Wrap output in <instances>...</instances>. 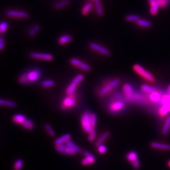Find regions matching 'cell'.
Segmentation results:
<instances>
[{"mask_svg":"<svg viewBox=\"0 0 170 170\" xmlns=\"http://www.w3.org/2000/svg\"><path fill=\"white\" fill-rule=\"evenodd\" d=\"M41 77V71L39 69H36L21 75L18 78V82L22 84H29L38 81Z\"/></svg>","mask_w":170,"mask_h":170,"instance_id":"obj_1","label":"cell"},{"mask_svg":"<svg viewBox=\"0 0 170 170\" xmlns=\"http://www.w3.org/2000/svg\"><path fill=\"white\" fill-rule=\"evenodd\" d=\"M133 69L136 72V73H137L139 76H141L144 79L147 80L148 81L151 82V83L155 82L154 77L149 72L145 70L142 66H141L139 64H136L133 65Z\"/></svg>","mask_w":170,"mask_h":170,"instance_id":"obj_2","label":"cell"},{"mask_svg":"<svg viewBox=\"0 0 170 170\" xmlns=\"http://www.w3.org/2000/svg\"><path fill=\"white\" fill-rule=\"evenodd\" d=\"M91 113L89 112H85L81 117V125L84 130L87 133H90L92 130V126L90 121Z\"/></svg>","mask_w":170,"mask_h":170,"instance_id":"obj_3","label":"cell"},{"mask_svg":"<svg viewBox=\"0 0 170 170\" xmlns=\"http://www.w3.org/2000/svg\"><path fill=\"white\" fill-rule=\"evenodd\" d=\"M120 80L118 78L115 79L110 82H109L106 85H105V86L100 90L99 92V95L100 96H103L108 94L109 92L111 91L114 88H115L116 87H117L118 85L120 84Z\"/></svg>","mask_w":170,"mask_h":170,"instance_id":"obj_4","label":"cell"},{"mask_svg":"<svg viewBox=\"0 0 170 170\" xmlns=\"http://www.w3.org/2000/svg\"><path fill=\"white\" fill-rule=\"evenodd\" d=\"M6 15L8 17L18 18H28L29 15L27 12L18 10H8L6 11Z\"/></svg>","mask_w":170,"mask_h":170,"instance_id":"obj_5","label":"cell"},{"mask_svg":"<svg viewBox=\"0 0 170 170\" xmlns=\"http://www.w3.org/2000/svg\"><path fill=\"white\" fill-rule=\"evenodd\" d=\"M70 63L75 67L79 68L83 71H91V67L87 63H85L77 58H72L70 60Z\"/></svg>","mask_w":170,"mask_h":170,"instance_id":"obj_6","label":"cell"},{"mask_svg":"<svg viewBox=\"0 0 170 170\" xmlns=\"http://www.w3.org/2000/svg\"><path fill=\"white\" fill-rule=\"evenodd\" d=\"M30 57L34 59L44 60L50 61L54 58L53 56L51 54L48 53H40V52H32L30 54Z\"/></svg>","mask_w":170,"mask_h":170,"instance_id":"obj_7","label":"cell"},{"mask_svg":"<svg viewBox=\"0 0 170 170\" xmlns=\"http://www.w3.org/2000/svg\"><path fill=\"white\" fill-rule=\"evenodd\" d=\"M90 47L91 48L93 51H95L97 52H99L103 56H109L110 55V52L109 51L107 48L105 47L100 45L99 44L96 43H91L90 44Z\"/></svg>","mask_w":170,"mask_h":170,"instance_id":"obj_8","label":"cell"},{"mask_svg":"<svg viewBox=\"0 0 170 170\" xmlns=\"http://www.w3.org/2000/svg\"><path fill=\"white\" fill-rule=\"evenodd\" d=\"M75 99V94L72 95H70L66 97V98H65L63 100V105L61 106L63 110H66V109L68 108L74 107L76 105V102Z\"/></svg>","mask_w":170,"mask_h":170,"instance_id":"obj_9","label":"cell"},{"mask_svg":"<svg viewBox=\"0 0 170 170\" xmlns=\"http://www.w3.org/2000/svg\"><path fill=\"white\" fill-rule=\"evenodd\" d=\"M123 91L125 96L129 100L130 99H136V94L133 91L131 85L129 83H126L123 87Z\"/></svg>","mask_w":170,"mask_h":170,"instance_id":"obj_10","label":"cell"},{"mask_svg":"<svg viewBox=\"0 0 170 170\" xmlns=\"http://www.w3.org/2000/svg\"><path fill=\"white\" fill-rule=\"evenodd\" d=\"M56 149L58 152H59L60 153H63V154H67L69 155L73 156L76 153V152L73 149H72L71 148L69 147L67 145H64L62 144V145H56Z\"/></svg>","mask_w":170,"mask_h":170,"instance_id":"obj_11","label":"cell"},{"mask_svg":"<svg viewBox=\"0 0 170 170\" xmlns=\"http://www.w3.org/2000/svg\"><path fill=\"white\" fill-rule=\"evenodd\" d=\"M125 106V103L122 101H117L112 103L110 105V110L112 112H116L123 109Z\"/></svg>","mask_w":170,"mask_h":170,"instance_id":"obj_12","label":"cell"},{"mask_svg":"<svg viewBox=\"0 0 170 170\" xmlns=\"http://www.w3.org/2000/svg\"><path fill=\"white\" fill-rule=\"evenodd\" d=\"M151 146L153 148L157 149H162L165 151H169L170 150V145L160 143V142H153L151 144Z\"/></svg>","mask_w":170,"mask_h":170,"instance_id":"obj_13","label":"cell"},{"mask_svg":"<svg viewBox=\"0 0 170 170\" xmlns=\"http://www.w3.org/2000/svg\"><path fill=\"white\" fill-rule=\"evenodd\" d=\"M163 96V95H162V94L161 93L157 91L156 90L154 92H153L149 95V99L153 102L160 103V102H161V101H162Z\"/></svg>","mask_w":170,"mask_h":170,"instance_id":"obj_14","label":"cell"},{"mask_svg":"<svg viewBox=\"0 0 170 170\" xmlns=\"http://www.w3.org/2000/svg\"><path fill=\"white\" fill-rule=\"evenodd\" d=\"M71 138V136L70 134H69V133H67V134H65L63 136H61L60 137L57 139L54 143L56 145H62L64 143H66L67 142H68L69 141H70Z\"/></svg>","mask_w":170,"mask_h":170,"instance_id":"obj_15","label":"cell"},{"mask_svg":"<svg viewBox=\"0 0 170 170\" xmlns=\"http://www.w3.org/2000/svg\"><path fill=\"white\" fill-rule=\"evenodd\" d=\"M95 6L96 8V14L99 17H103V10L102 5V3L100 0H95Z\"/></svg>","mask_w":170,"mask_h":170,"instance_id":"obj_16","label":"cell"},{"mask_svg":"<svg viewBox=\"0 0 170 170\" xmlns=\"http://www.w3.org/2000/svg\"><path fill=\"white\" fill-rule=\"evenodd\" d=\"M110 136V133L108 131H106L105 132H104L103 134L102 135L101 137H99V139L97 140V141L96 142V145L97 146H100V145H102V144Z\"/></svg>","mask_w":170,"mask_h":170,"instance_id":"obj_17","label":"cell"},{"mask_svg":"<svg viewBox=\"0 0 170 170\" xmlns=\"http://www.w3.org/2000/svg\"><path fill=\"white\" fill-rule=\"evenodd\" d=\"M161 103L163 106H166L168 109L169 112H170V95L167 93L163 96Z\"/></svg>","mask_w":170,"mask_h":170,"instance_id":"obj_18","label":"cell"},{"mask_svg":"<svg viewBox=\"0 0 170 170\" xmlns=\"http://www.w3.org/2000/svg\"><path fill=\"white\" fill-rule=\"evenodd\" d=\"M72 41V37L69 35H63L59 38L58 42L60 45H65Z\"/></svg>","mask_w":170,"mask_h":170,"instance_id":"obj_19","label":"cell"},{"mask_svg":"<svg viewBox=\"0 0 170 170\" xmlns=\"http://www.w3.org/2000/svg\"><path fill=\"white\" fill-rule=\"evenodd\" d=\"M26 119H27V118L22 114L15 115L13 117V118H12V120H13V121L15 123L21 124H22L24 122H25V120Z\"/></svg>","mask_w":170,"mask_h":170,"instance_id":"obj_20","label":"cell"},{"mask_svg":"<svg viewBox=\"0 0 170 170\" xmlns=\"http://www.w3.org/2000/svg\"><path fill=\"white\" fill-rule=\"evenodd\" d=\"M169 129H170V115L168 116L166 120H165L164 126H163V129H162L163 134V135H167L168 132L169 131Z\"/></svg>","mask_w":170,"mask_h":170,"instance_id":"obj_21","label":"cell"},{"mask_svg":"<svg viewBox=\"0 0 170 170\" xmlns=\"http://www.w3.org/2000/svg\"><path fill=\"white\" fill-rule=\"evenodd\" d=\"M70 2L69 0H63L58 3H56L54 5V8L56 10H60L63 8H64L69 5Z\"/></svg>","mask_w":170,"mask_h":170,"instance_id":"obj_22","label":"cell"},{"mask_svg":"<svg viewBox=\"0 0 170 170\" xmlns=\"http://www.w3.org/2000/svg\"><path fill=\"white\" fill-rule=\"evenodd\" d=\"M137 25L142 27H145V28H150L151 27V23L148 21V20H145L143 19H139L137 21Z\"/></svg>","mask_w":170,"mask_h":170,"instance_id":"obj_23","label":"cell"},{"mask_svg":"<svg viewBox=\"0 0 170 170\" xmlns=\"http://www.w3.org/2000/svg\"><path fill=\"white\" fill-rule=\"evenodd\" d=\"M92 6L93 5H92V3H87V4H85L81 10L82 15L84 16L87 15L89 12L90 11V10H91Z\"/></svg>","mask_w":170,"mask_h":170,"instance_id":"obj_24","label":"cell"},{"mask_svg":"<svg viewBox=\"0 0 170 170\" xmlns=\"http://www.w3.org/2000/svg\"><path fill=\"white\" fill-rule=\"evenodd\" d=\"M141 89L143 92H144L145 93H148V94H151L156 91L155 88H154L153 87L149 86V85H147V84L142 85L141 87Z\"/></svg>","mask_w":170,"mask_h":170,"instance_id":"obj_25","label":"cell"},{"mask_svg":"<svg viewBox=\"0 0 170 170\" xmlns=\"http://www.w3.org/2000/svg\"><path fill=\"white\" fill-rule=\"evenodd\" d=\"M22 127H24L25 129H27V130H32L34 127V124L33 123V122L32 120H30V119H26L25 120V122H24L22 124H21Z\"/></svg>","mask_w":170,"mask_h":170,"instance_id":"obj_26","label":"cell"},{"mask_svg":"<svg viewBox=\"0 0 170 170\" xmlns=\"http://www.w3.org/2000/svg\"><path fill=\"white\" fill-rule=\"evenodd\" d=\"M76 88H77V86H76V85L73 84L72 83H71L66 89V94L68 96L74 95L75 93V91L76 90Z\"/></svg>","mask_w":170,"mask_h":170,"instance_id":"obj_27","label":"cell"},{"mask_svg":"<svg viewBox=\"0 0 170 170\" xmlns=\"http://www.w3.org/2000/svg\"><path fill=\"white\" fill-rule=\"evenodd\" d=\"M40 30H41V26L39 25H36L29 31V35L30 37H33L39 32Z\"/></svg>","mask_w":170,"mask_h":170,"instance_id":"obj_28","label":"cell"},{"mask_svg":"<svg viewBox=\"0 0 170 170\" xmlns=\"http://www.w3.org/2000/svg\"><path fill=\"white\" fill-rule=\"evenodd\" d=\"M137 157L138 156H137V153H136L134 151H131L129 153H128V154L127 155V159L130 162H133V161H135L138 159Z\"/></svg>","mask_w":170,"mask_h":170,"instance_id":"obj_29","label":"cell"},{"mask_svg":"<svg viewBox=\"0 0 170 170\" xmlns=\"http://www.w3.org/2000/svg\"><path fill=\"white\" fill-rule=\"evenodd\" d=\"M66 144L67 145H68L69 147L71 148L72 149H73L76 153H81L82 152V150L78 146V145H76L75 143H73L72 142H71V141H69L67 142Z\"/></svg>","mask_w":170,"mask_h":170,"instance_id":"obj_30","label":"cell"},{"mask_svg":"<svg viewBox=\"0 0 170 170\" xmlns=\"http://www.w3.org/2000/svg\"><path fill=\"white\" fill-rule=\"evenodd\" d=\"M0 104H1V105H5L6 106L11 107V108L16 107L17 106L15 103L11 101H6V100H4L3 99L0 100Z\"/></svg>","mask_w":170,"mask_h":170,"instance_id":"obj_31","label":"cell"},{"mask_svg":"<svg viewBox=\"0 0 170 170\" xmlns=\"http://www.w3.org/2000/svg\"><path fill=\"white\" fill-rule=\"evenodd\" d=\"M84 156H85V158H86L89 161L90 164H93L95 162V157L91 154H90V153L86 151V152L84 153Z\"/></svg>","mask_w":170,"mask_h":170,"instance_id":"obj_32","label":"cell"},{"mask_svg":"<svg viewBox=\"0 0 170 170\" xmlns=\"http://www.w3.org/2000/svg\"><path fill=\"white\" fill-rule=\"evenodd\" d=\"M83 79H84V76H83V75L79 74V75H77V76L73 79V80H72V81L71 83H72L73 84L76 85V86H78V85L81 82L83 81Z\"/></svg>","mask_w":170,"mask_h":170,"instance_id":"obj_33","label":"cell"},{"mask_svg":"<svg viewBox=\"0 0 170 170\" xmlns=\"http://www.w3.org/2000/svg\"><path fill=\"white\" fill-rule=\"evenodd\" d=\"M54 84V81L52 80H45L41 83V86L44 88H49L53 87Z\"/></svg>","mask_w":170,"mask_h":170,"instance_id":"obj_34","label":"cell"},{"mask_svg":"<svg viewBox=\"0 0 170 170\" xmlns=\"http://www.w3.org/2000/svg\"><path fill=\"white\" fill-rule=\"evenodd\" d=\"M159 8H160V6L157 3V2L155 5L151 6V8H150L151 14L153 15H156L157 14V11H158V10H159Z\"/></svg>","mask_w":170,"mask_h":170,"instance_id":"obj_35","label":"cell"},{"mask_svg":"<svg viewBox=\"0 0 170 170\" xmlns=\"http://www.w3.org/2000/svg\"><path fill=\"white\" fill-rule=\"evenodd\" d=\"M44 127L48 134H49L51 137H54L55 136V132L54 131V130L52 128V127L51 126V125H49L48 124H45Z\"/></svg>","mask_w":170,"mask_h":170,"instance_id":"obj_36","label":"cell"},{"mask_svg":"<svg viewBox=\"0 0 170 170\" xmlns=\"http://www.w3.org/2000/svg\"><path fill=\"white\" fill-rule=\"evenodd\" d=\"M8 29V23L6 21H2L0 24V33L2 35L4 34Z\"/></svg>","mask_w":170,"mask_h":170,"instance_id":"obj_37","label":"cell"},{"mask_svg":"<svg viewBox=\"0 0 170 170\" xmlns=\"http://www.w3.org/2000/svg\"><path fill=\"white\" fill-rule=\"evenodd\" d=\"M126 19L127 21H137L140 18H139V17L137 16V15H127L126 17Z\"/></svg>","mask_w":170,"mask_h":170,"instance_id":"obj_38","label":"cell"},{"mask_svg":"<svg viewBox=\"0 0 170 170\" xmlns=\"http://www.w3.org/2000/svg\"><path fill=\"white\" fill-rule=\"evenodd\" d=\"M96 119H97L96 115L95 114L91 113L90 115V121H91V124L93 129H95L96 124Z\"/></svg>","mask_w":170,"mask_h":170,"instance_id":"obj_39","label":"cell"},{"mask_svg":"<svg viewBox=\"0 0 170 170\" xmlns=\"http://www.w3.org/2000/svg\"><path fill=\"white\" fill-rule=\"evenodd\" d=\"M170 0H156L157 3L159 5L160 7L165 8L169 3Z\"/></svg>","mask_w":170,"mask_h":170,"instance_id":"obj_40","label":"cell"},{"mask_svg":"<svg viewBox=\"0 0 170 170\" xmlns=\"http://www.w3.org/2000/svg\"><path fill=\"white\" fill-rule=\"evenodd\" d=\"M169 112V110H168V109L164 106H163L160 108V109L159 110V114L161 116V117H164V116H166L168 113Z\"/></svg>","mask_w":170,"mask_h":170,"instance_id":"obj_41","label":"cell"},{"mask_svg":"<svg viewBox=\"0 0 170 170\" xmlns=\"http://www.w3.org/2000/svg\"><path fill=\"white\" fill-rule=\"evenodd\" d=\"M22 166H23V161L19 159L15 163L14 169L15 170H20L22 168Z\"/></svg>","mask_w":170,"mask_h":170,"instance_id":"obj_42","label":"cell"},{"mask_svg":"<svg viewBox=\"0 0 170 170\" xmlns=\"http://www.w3.org/2000/svg\"><path fill=\"white\" fill-rule=\"evenodd\" d=\"M96 132L95 129H93V130L89 133L88 140L91 142L93 141L96 137Z\"/></svg>","mask_w":170,"mask_h":170,"instance_id":"obj_43","label":"cell"},{"mask_svg":"<svg viewBox=\"0 0 170 170\" xmlns=\"http://www.w3.org/2000/svg\"><path fill=\"white\" fill-rule=\"evenodd\" d=\"M99 151L101 154L105 153L106 151V148L105 145L102 144V145H100V146H99Z\"/></svg>","mask_w":170,"mask_h":170,"instance_id":"obj_44","label":"cell"},{"mask_svg":"<svg viewBox=\"0 0 170 170\" xmlns=\"http://www.w3.org/2000/svg\"><path fill=\"white\" fill-rule=\"evenodd\" d=\"M132 164L133 167L134 168H136V169L139 168L140 167V166H141L140 161H139V160L138 159L135 160V161H133V162H132Z\"/></svg>","mask_w":170,"mask_h":170,"instance_id":"obj_45","label":"cell"},{"mask_svg":"<svg viewBox=\"0 0 170 170\" xmlns=\"http://www.w3.org/2000/svg\"><path fill=\"white\" fill-rule=\"evenodd\" d=\"M4 47H5L4 39H3V38L2 37H1V38H0V49H1L2 51L3 50Z\"/></svg>","mask_w":170,"mask_h":170,"instance_id":"obj_46","label":"cell"},{"mask_svg":"<svg viewBox=\"0 0 170 170\" xmlns=\"http://www.w3.org/2000/svg\"><path fill=\"white\" fill-rule=\"evenodd\" d=\"M81 163H82V164L84 165V166H87V165H88V164H90V163H89V161H88L86 158H84V159H83V160H82Z\"/></svg>","mask_w":170,"mask_h":170,"instance_id":"obj_47","label":"cell"},{"mask_svg":"<svg viewBox=\"0 0 170 170\" xmlns=\"http://www.w3.org/2000/svg\"><path fill=\"white\" fill-rule=\"evenodd\" d=\"M149 3L150 6L154 5L156 3V0H149Z\"/></svg>","mask_w":170,"mask_h":170,"instance_id":"obj_48","label":"cell"},{"mask_svg":"<svg viewBox=\"0 0 170 170\" xmlns=\"http://www.w3.org/2000/svg\"><path fill=\"white\" fill-rule=\"evenodd\" d=\"M168 93L169 95H170V84L168 86Z\"/></svg>","mask_w":170,"mask_h":170,"instance_id":"obj_49","label":"cell"},{"mask_svg":"<svg viewBox=\"0 0 170 170\" xmlns=\"http://www.w3.org/2000/svg\"><path fill=\"white\" fill-rule=\"evenodd\" d=\"M168 166L170 167V160L169 161V162H168Z\"/></svg>","mask_w":170,"mask_h":170,"instance_id":"obj_50","label":"cell"},{"mask_svg":"<svg viewBox=\"0 0 170 170\" xmlns=\"http://www.w3.org/2000/svg\"><path fill=\"white\" fill-rule=\"evenodd\" d=\"M94 1H95V0H94Z\"/></svg>","mask_w":170,"mask_h":170,"instance_id":"obj_51","label":"cell"}]
</instances>
